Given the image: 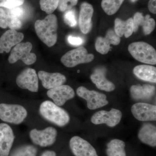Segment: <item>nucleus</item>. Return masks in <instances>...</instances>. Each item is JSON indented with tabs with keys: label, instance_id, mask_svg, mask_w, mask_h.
Masks as SVG:
<instances>
[{
	"label": "nucleus",
	"instance_id": "nucleus-1",
	"mask_svg": "<svg viewBox=\"0 0 156 156\" xmlns=\"http://www.w3.org/2000/svg\"><path fill=\"white\" fill-rule=\"evenodd\" d=\"M34 26L37 35L44 44L49 47H52L56 44L58 28L56 15L48 14L44 19L37 20Z\"/></svg>",
	"mask_w": 156,
	"mask_h": 156
},
{
	"label": "nucleus",
	"instance_id": "nucleus-2",
	"mask_svg": "<svg viewBox=\"0 0 156 156\" xmlns=\"http://www.w3.org/2000/svg\"><path fill=\"white\" fill-rule=\"evenodd\" d=\"M39 112L45 119L59 127L65 126L70 121L67 112L50 101H45L41 105Z\"/></svg>",
	"mask_w": 156,
	"mask_h": 156
},
{
	"label": "nucleus",
	"instance_id": "nucleus-3",
	"mask_svg": "<svg viewBox=\"0 0 156 156\" xmlns=\"http://www.w3.org/2000/svg\"><path fill=\"white\" fill-rule=\"evenodd\" d=\"M128 50L137 61L146 64H156V50L149 44L144 42H134L129 45Z\"/></svg>",
	"mask_w": 156,
	"mask_h": 156
},
{
	"label": "nucleus",
	"instance_id": "nucleus-4",
	"mask_svg": "<svg viewBox=\"0 0 156 156\" xmlns=\"http://www.w3.org/2000/svg\"><path fill=\"white\" fill-rule=\"evenodd\" d=\"M27 115L26 109L19 105L0 104V119L4 122L19 125Z\"/></svg>",
	"mask_w": 156,
	"mask_h": 156
},
{
	"label": "nucleus",
	"instance_id": "nucleus-5",
	"mask_svg": "<svg viewBox=\"0 0 156 156\" xmlns=\"http://www.w3.org/2000/svg\"><path fill=\"white\" fill-rule=\"evenodd\" d=\"M94 55L88 53L87 49L83 47L70 50L61 58V61L65 66L72 68L78 65L91 62L94 59Z\"/></svg>",
	"mask_w": 156,
	"mask_h": 156
},
{
	"label": "nucleus",
	"instance_id": "nucleus-6",
	"mask_svg": "<svg viewBox=\"0 0 156 156\" xmlns=\"http://www.w3.org/2000/svg\"><path fill=\"white\" fill-rule=\"evenodd\" d=\"M32 48V44L29 42L17 44L11 50L9 62L12 64L21 60L27 65L34 64L36 61L37 56L35 53H31Z\"/></svg>",
	"mask_w": 156,
	"mask_h": 156
},
{
	"label": "nucleus",
	"instance_id": "nucleus-7",
	"mask_svg": "<svg viewBox=\"0 0 156 156\" xmlns=\"http://www.w3.org/2000/svg\"><path fill=\"white\" fill-rule=\"evenodd\" d=\"M77 94L79 97L87 101V107L90 110H95L107 105L108 101L106 95L94 90H89L83 87H79Z\"/></svg>",
	"mask_w": 156,
	"mask_h": 156
},
{
	"label": "nucleus",
	"instance_id": "nucleus-8",
	"mask_svg": "<svg viewBox=\"0 0 156 156\" xmlns=\"http://www.w3.org/2000/svg\"><path fill=\"white\" fill-rule=\"evenodd\" d=\"M57 134L56 129L51 127L42 130L32 129L30 132V136L33 142L42 147L53 145L56 141Z\"/></svg>",
	"mask_w": 156,
	"mask_h": 156
},
{
	"label": "nucleus",
	"instance_id": "nucleus-9",
	"mask_svg": "<svg viewBox=\"0 0 156 156\" xmlns=\"http://www.w3.org/2000/svg\"><path fill=\"white\" fill-rule=\"evenodd\" d=\"M122 113L119 110L112 108L110 111H100L93 115L91 122L95 125L105 124L110 127H114L120 123Z\"/></svg>",
	"mask_w": 156,
	"mask_h": 156
},
{
	"label": "nucleus",
	"instance_id": "nucleus-10",
	"mask_svg": "<svg viewBox=\"0 0 156 156\" xmlns=\"http://www.w3.org/2000/svg\"><path fill=\"white\" fill-rule=\"evenodd\" d=\"M17 86L31 92L38 91V79L36 72L33 69L27 68L23 70L16 79Z\"/></svg>",
	"mask_w": 156,
	"mask_h": 156
},
{
	"label": "nucleus",
	"instance_id": "nucleus-11",
	"mask_svg": "<svg viewBox=\"0 0 156 156\" xmlns=\"http://www.w3.org/2000/svg\"><path fill=\"white\" fill-rule=\"evenodd\" d=\"M131 111L133 116L138 121L141 122L156 121V105L138 102L132 105Z\"/></svg>",
	"mask_w": 156,
	"mask_h": 156
},
{
	"label": "nucleus",
	"instance_id": "nucleus-12",
	"mask_svg": "<svg viewBox=\"0 0 156 156\" xmlns=\"http://www.w3.org/2000/svg\"><path fill=\"white\" fill-rule=\"evenodd\" d=\"M75 92L71 87L68 85H62L49 89L47 95L52 99L58 106L64 105L68 100L72 99L75 96Z\"/></svg>",
	"mask_w": 156,
	"mask_h": 156
},
{
	"label": "nucleus",
	"instance_id": "nucleus-13",
	"mask_svg": "<svg viewBox=\"0 0 156 156\" xmlns=\"http://www.w3.org/2000/svg\"><path fill=\"white\" fill-rule=\"evenodd\" d=\"M69 146L75 156H98L94 147L80 136H73L70 140Z\"/></svg>",
	"mask_w": 156,
	"mask_h": 156
},
{
	"label": "nucleus",
	"instance_id": "nucleus-14",
	"mask_svg": "<svg viewBox=\"0 0 156 156\" xmlns=\"http://www.w3.org/2000/svg\"><path fill=\"white\" fill-rule=\"evenodd\" d=\"M23 38L22 33L14 30L6 31L0 37V53H9L12 47L22 41Z\"/></svg>",
	"mask_w": 156,
	"mask_h": 156
},
{
	"label": "nucleus",
	"instance_id": "nucleus-15",
	"mask_svg": "<svg viewBox=\"0 0 156 156\" xmlns=\"http://www.w3.org/2000/svg\"><path fill=\"white\" fill-rule=\"evenodd\" d=\"M12 128L5 123L0 124V156H8L14 141Z\"/></svg>",
	"mask_w": 156,
	"mask_h": 156
},
{
	"label": "nucleus",
	"instance_id": "nucleus-16",
	"mask_svg": "<svg viewBox=\"0 0 156 156\" xmlns=\"http://www.w3.org/2000/svg\"><path fill=\"white\" fill-rule=\"evenodd\" d=\"M38 76L42 82V84L45 89H50L62 86L66 82L65 76L60 73H50L40 71Z\"/></svg>",
	"mask_w": 156,
	"mask_h": 156
},
{
	"label": "nucleus",
	"instance_id": "nucleus-17",
	"mask_svg": "<svg viewBox=\"0 0 156 156\" xmlns=\"http://www.w3.org/2000/svg\"><path fill=\"white\" fill-rule=\"evenodd\" d=\"M94 9L91 4L84 2L81 5L79 18V24L82 32L89 33L92 27V17Z\"/></svg>",
	"mask_w": 156,
	"mask_h": 156
},
{
	"label": "nucleus",
	"instance_id": "nucleus-18",
	"mask_svg": "<svg viewBox=\"0 0 156 156\" xmlns=\"http://www.w3.org/2000/svg\"><path fill=\"white\" fill-rule=\"evenodd\" d=\"M105 73V69H97L91 75L90 78L92 83L96 85L98 89L106 92H112L115 89V86L113 83L106 79Z\"/></svg>",
	"mask_w": 156,
	"mask_h": 156
},
{
	"label": "nucleus",
	"instance_id": "nucleus-19",
	"mask_svg": "<svg viewBox=\"0 0 156 156\" xmlns=\"http://www.w3.org/2000/svg\"><path fill=\"white\" fill-rule=\"evenodd\" d=\"M150 17L149 14L144 17L142 13H135L133 18L134 32L137 31L140 26H142L144 33L145 35L150 34L152 32L155 27L156 22L154 20Z\"/></svg>",
	"mask_w": 156,
	"mask_h": 156
},
{
	"label": "nucleus",
	"instance_id": "nucleus-20",
	"mask_svg": "<svg viewBox=\"0 0 156 156\" xmlns=\"http://www.w3.org/2000/svg\"><path fill=\"white\" fill-rule=\"evenodd\" d=\"M155 87L150 84L133 85L130 89L131 97L136 100L151 99L155 93Z\"/></svg>",
	"mask_w": 156,
	"mask_h": 156
},
{
	"label": "nucleus",
	"instance_id": "nucleus-21",
	"mask_svg": "<svg viewBox=\"0 0 156 156\" xmlns=\"http://www.w3.org/2000/svg\"><path fill=\"white\" fill-rule=\"evenodd\" d=\"M138 137L143 143L155 147L156 146V128L151 123H145L140 129Z\"/></svg>",
	"mask_w": 156,
	"mask_h": 156
},
{
	"label": "nucleus",
	"instance_id": "nucleus-22",
	"mask_svg": "<svg viewBox=\"0 0 156 156\" xmlns=\"http://www.w3.org/2000/svg\"><path fill=\"white\" fill-rule=\"evenodd\" d=\"M133 73L136 77L142 80L156 83V68L152 66L140 65L134 68Z\"/></svg>",
	"mask_w": 156,
	"mask_h": 156
},
{
	"label": "nucleus",
	"instance_id": "nucleus-23",
	"mask_svg": "<svg viewBox=\"0 0 156 156\" xmlns=\"http://www.w3.org/2000/svg\"><path fill=\"white\" fill-rule=\"evenodd\" d=\"M115 31L119 37L124 35L126 38L131 36L134 32L133 18H129L125 21L116 18L115 21Z\"/></svg>",
	"mask_w": 156,
	"mask_h": 156
},
{
	"label": "nucleus",
	"instance_id": "nucleus-24",
	"mask_svg": "<svg viewBox=\"0 0 156 156\" xmlns=\"http://www.w3.org/2000/svg\"><path fill=\"white\" fill-rule=\"evenodd\" d=\"M126 144L119 139H113L107 145V156H126L125 148Z\"/></svg>",
	"mask_w": 156,
	"mask_h": 156
},
{
	"label": "nucleus",
	"instance_id": "nucleus-25",
	"mask_svg": "<svg viewBox=\"0 0 156 156\" xmlns=\"http://www.w3.org/2000/svg\"><path fill=\"white\" fill-rule=\"evenodd\" d=\"M124 0H102V9L107 14L113 15L118 11Z\"/></svg>",
	"mask_w": 156,
	"mask_h": 156
},
{
	"label": "nucleus",
	"instance_id": "nucleus-26",
	"mask_svg": "<svg viewBox=\"0 0 156 156\" xmlns=\"http://www.w3.org/2000/svg\"><path fill=\"white\" fill-rule=\"evenodd\" d=\"M37 148L31 145H26L20 147L14 150L10 156H36Z\"/></svg>",
	"mask_w": 156,
	"mask_h": 156
},
{
	"label": "nucleus",
	"instance_id": "nucleus-27",
	"mask_svg": "<svg viewBox=\"0 0 156 156\" xmlns=\"http://www.w3.org/2000/svg\"><path fill=\"white\" fill-rule=\"evenodd\" d=\"M58 2L59 0H40V7L47 14H52L58 8Z\"/></svg>",
	"mask_w": 156,
	"mask_h": 156
},
{
	"label": "nucleus",
	"instance_id": "nucleus-28",
	"mask_svg": "<svg viewBox=\"0 0 156 156\" xmlns=\"http://www.w3.org/2000/svg\"><path fill=\"white\" fill-rule=\"evenodd\" d=\"M110 45L105 37H98L95 42V49L98 53L105 55L108 53L110 50Z\"/></svg>",
	"mask_w": 156,
	"mask_h": 156
},
{
	"label": "nucleus",
	"instance_id": "nucleus-29",
	"mask_svg": "<svg viewBox=\"0 0 156 156\" xmlns=\"http://www.w3.org/2000/svg\"><path fill=\"white\" fill-rule=\"evenodd\" d=\"M63 18L65 23L71 27H75L77 25V22L74 10L70 9L66 11Z\"/></svg>",
	"mask_w": 156,
	"mask_h": 156
},
{
	"label": "nucleus",
	"instance_id": "nucleus-30",
	"mask_svg": "<svg viewBox=\"0 0 156 156\" xmlns=\"http://www.w3.org/2000/svg\"><path fill=\"white\" fill-rule=\"evenodd\" d=\"M78 0H59L58 9L62 12L70 10L77 4Z\"/></svg>",
	"mask_w": 156,
	"mask_h": 156
},
{
	"label": "nucleus",
	"instance_id": "nucleus-31",
	"mask_svg": "<svg viewBox=\"0 0 156 156\" xmlns=\"http://www.w3.org/2000/svg\"><path fill=\"white\" fill-rule=\"evenodd\" d=\"M24 0H0V7L11 9L22 5Z\"/></svg>",
	"mask_w": 156,
	"mask_h": 156
},
{
	"label": "nucleus",
	"instance_id": "nucleus-32",
	"mask_svg": "<svg viewBox=\"0 0 156 156\" xmlns=\"http://www.w3.org/2000/svg\"><path fill=\"white\" fill-rule=\"evenodd\" d=\"M8 12V11H7ZM9 14V19H8V27L10 29L17 30L20 29L22 26V23L21 20L19 18L14 17V16Z\"/></svg>",
	"mask_w": 156,
	"mask_h": 156
},
{
	"label": "nucleus",
	"instance_id": "nucleus-33",
	"mask_svg": "<svg viewBox=\"0 0 156 156\" xmlns=\"http://www.w3.org/2000/svg\"><path fill=\"white\" fill-rule=\"evenodd\" d=\"M111 45H118L120 44L121 38L117 35L115 31L109 30L105 37Z\"/></svg>",
	"mask_w": 156,
	"mask_h": 156
},
{
	"label": "nucleus",
	"instance_id": "nucleus-34",
	"mask_svg": "<svg viewBox=\"0 0 156 156\" xmlns=\"http://www.w3.org/2000/svg\"><path fill=\"white\" fill-rule=\"evenodd\" d=\"M21 6L22 5L13 9H6L9 14L19 18L21 20L23 18H24L25 15V10Z\"/></svg>",
	"mask_w": 156,
	"mask_h": 156
},
{
	"label": "nucleus",
	"instance_id": "nucleus-35",
	"mask_svg": "<svg viewBox=\"0 0 156 156\" xmlns=\"http://www.w3.org/2000/svg\"><path fill=\"white\" fill-rule=\"evenodd\" d=\"M9 14L7 9L0 7V27L6 29L8 27Z\"/></svg>",
	"mask_w": 156,
	"mask_h": 156
},
{
	"label": "nucleus",
	"instance_id": "nucleus-36",
	"mask_svg": "<svg viewBox=\"0 0 156 156\" xmlns=\"http://www.w3.org/2000/svg\"><path fill=\"white\" fill-rule=\"evenodd\" d=\"M67 41L69 44L75 46H80L83 43V40L82 38L71 35L68 37Z\"/></svg>",
	"mask_w": 156,
	"mask_h": 156
},
{
	"label": "nucleus",
	"instance_id": "nucleus-37",
	"mask_svg": "<svg viewBox=\"0 0 156 156\" xmlns=\"http://www.w3.org/2000/svg\"><path fill=\"white\" fill-rule=\"evenodd\" d=\"M156 0H150L148 5L149 10L154 14H156Z\"/></svg>",
	"mask_w": 156,
	"mask_h": 156
},
{
	"label": "nucleus",
	"instance_id": "nucleus-38",
	"mask_svg": "<svg viewBox=\"0 0 156 156\" xmlns=\"http://www.w3.org/2000/svg\"><path fill=\"white\" fill-rule=\"evenodd\" d=\"M56 154L53 151H47L44 152L41 156H56Z\"/></svg>",
	"mask_w": 156,
	"mask_h": 156
},
{
	"label": "nucleus",
	"instance_id": "nucleus-39",
	"mask_svg": "<svg viewBox=\"0 0 156 156\" xmlns=\"http://www.w3.org/2000/svg\"><path fill=\"white\" fill-rule=\"evenodd\" d=\"M131 2H136L137 0H131Z\"/></svg>",
	"mask_w": 156,
	"mask_h": 156
}]
</instances>
